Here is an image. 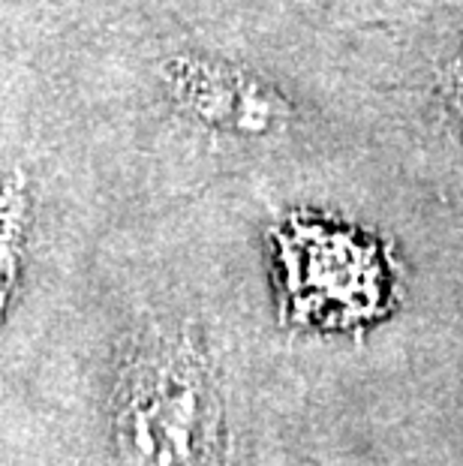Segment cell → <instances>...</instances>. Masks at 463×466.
Masks as SVG:
<instances>
[{"label": "cell", "mask_w": 463, "mask_h": 466, "mask_svg": "<svg viewBox=\"0 0 463 466\" xmlns=\"http://www.w3.org/2000/svg\"><path fill=\"white\" fill-rule=\"evenodd\" d=\"M117 424L136 466H199L220 428V403L199 355L190 346H163L139 361Z\"/></svg>", "instance_id": "6da1fadb"}, {"label": "cell", "mask_w": 463, "mask_h": 466, "mask_svg": "<svg viewBox=\"0 0 463 466\" xmlns=\"http://www.w3.org/2000/svg\"><path fill=\"white\" fill-rule=\"evenodd\" d=\"M169 85L196 121L241 138H271L286 127V106L259 78L226 64L184 57L172 64Z\"/></svg>", "instance_id": "7a4b0ae2"}, {"label": "cell", "mask_w": 463, "mask_h": 466, "mask_svg": "<svg viewBox=\"0 0 463 466\" xmlns=\"http://www.w3.org/2000/svg\"><path fill=\"white\" fill-rule=\"evenodd\" d=\"M439 100L451 127H455L463 138V43L451 52L446 64V73H442V82H439Z\"/></svg>", "instance_id": "3957f363"}]
</instances>
